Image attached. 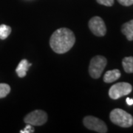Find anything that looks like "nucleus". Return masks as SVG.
Here are the masks:
<instances>
[{
	"instance_id": "6",
	"label": "nucleus",
	"mask_w": 133,
	"mask_h": 133,
	"mask_svg": "<svg viewBox=\"0 0 133 133\" xmlns=\"http://www.w3.org/2000/svg\"><path fill=\"white\" fill-rule=\"evenodd\" d=\"M48 114L40 109L34 110L28 114L24 118L25 124H31L33 126H42L48 121Z\"/></svg>"
},
{
	"instance_id": "4",
	"label": "nucleus",
	"mask_w": 133,
	"mask_h": 133,
	"mask_svg": "<svg viewBox=\"0 0 133 133\" xmlns=\"http://www.w3.org/2000/svg\"><path fill=\"white\" fill-rule=\"evenodd\" d=\"M132 90V87L127 82H120L112 85L109 90V97L113 100H117L129 94Z\"/></svg>"
},
{
	"instance_id": "13",
	"label": "nucleus",
	"mask_w": 133,
	"mask_h": 133,
	"mask_svg": "<svg viewBox=\"0 0 133 133\" xmlns=\"http://www.w3.org/2000/svg\"><path fill=\"white\" fill-rule=\"evenodd\" d=\"M10 92V87L8 84H0V98H5Z\"/></svg>"
},
{
	"instance_id": "10",
	"label": "nucleus",
	"mask_w": 133,
	"mask_h": 133,
	"mask_svg": "<svg viewBox=\"0 0 133 133\" xmlns=\"http://www.w3.org/2000/svg\"><path fill=\"white\" fill-rule=\"evenodd\" d=\"M121 32L126 36L129 41L133 40V19L124 23L121 27Z\"/></svg>"
},
{
	"instance_id": "5",
	"label": "nucleus",
	"mask_w": 133,
	"mask_h": 133,
	"mask_svg": "<svg viewBox=\"0 0 133 133\" xmlns=\"http://www.w3.org/2000/svg\"><path fill=\"white\" fill-rule=\"evenodd\" d=\"M83 124L87 129L97 132L106 133L108 131L107 127L104 122L94 116H86L83 119Z\"/></svg>"
},
{
	"instance_id": "17",
	"label": "nucleus",
	"mask_w": 133,
	"mask_h": 133,
	"mask_svg": "<svg viewBox=\"0 0 133 133\" xmlns=\"http://www.w3.org/2000/svg\"><path fill=\"white\" fill-rule=\"evenodd\" d=\"M126 101H127V104L128 105H129V106H131V105L133 104V99H131V98H127L126 99Z\"/></svg>"
},
{
	"instance_id": "16",
	"label": "nucleus",
	"mask_w": 133,
	"mask_h": 133,
	"mask_svg": "<svg viewBox=\"0 0 133 133\" xmlns=\"http://www.w3.org/2000/svg\"><path fill=\"white\" fill-rule=\"evenodd\" d=\"M118 2L124 6H131L133 5V0H118Z\"/></svg>"
},
{
	"instance_id": "9",
	"label": "nucleus",
	"mask_w": 133,
	"mask_h": 133,
	"mask_svg": "<svg viewBox=\"0 0 133 133\" xmlns=\"http://www.w3.org/2000/svg\"><path fill=\"white\" fill-rule=\"evenodd\" d=\"M121 76V73L119 70L115 69L107 71L104 76V81L105 83H112L117 81Z\"/></svg>"
},
{
	"instance_id": "8",
	"label": "nucleus",
	"mask_w": 133,
	"mask_h": 133,
	"mask_svg": "<svg viewBox=\"0 0 133 133\" xmlns=\"http://www.w3.org/2000/svg\"><path fill=\"white\" fill-rule=\"evenodd\" d=\"M32 64L28 62L27 59H22L19 62L18 66L16 69V72L19 78H24L27 75V72L28 71V69Z\"/></svg>"
},
{
	"instance_id": "11",
	"label": "nucleus",
	"mask_w": 133,
	"mask_h": 133,
	"mask_svg": "<svg viewBox=\"0 0 133 133\" xmlns=\"http://www.w3.org/2000/svg\"><path fill=\"white\" fill-rule=\"evenodd\" d=\"M122 65L124 68V71L127 73H133V57L124 58L122 61Z\"/></svg>"
},
{
	"instance_id": "14",
	"label": "nucleus",
	"mask_w": 133,
	"mask_h": 133,
	"mask_svg": "<svg viewBox=\"0 0 133 133\" xmlns=\"http://www.w3.org/2000/svg\"><path fill=\"white\" fill-rule=\"evenodd\" d=\"M96 2L100 5L111 7L114 4V0H96Z\"/></svg>"
},
{
	"instance_id": "12",
	"label": "nucleus",
	"mask_w": 133,
	"mask_h": 133,
	"mask_svg": "<svg viewBox=\"0 0 133 133\" xmlns=\"http://www.w3.org/2000/svg\"><path fill=\"white\" fill-rule=\"evenodd\" d=\"M11 28L6 24H1L0 25V39L4 40L9 36L11 33Z\"/></svg>"
},
{
	"instance_id": "15",
	"label": "nucleus",
	"mask_w": 133,
	"mask_h": 133,
	"mask_svg": "<svg viewBox=\"0 0 133 133\" xmlns=\"http://www.w3.org/2000/svg\"><path fill=\"white\" fill-rule=\"evenodd\" d=\"M35 131V129L33 127V125L31 124H27V126L25 127V128L23 130H21L20 132L21 133H33Z\"/></svg>"
},
{
	"instance_id": "1",
	"label": "nucleus",
	"mask_w": 133,
	"mask_h": 133,
	"mask_svg": "<svg viewBox=\"0 0 133 133\" xmlns=\"http://www.w3.org/2000/svg\"><path fill=\"white\" fill-rule=\"evenodd\" d=\"M76 42V37L71 30L62 28L52 33L50 39V45L56 53L63 54L68 52Z\"/></svg>"
},
{
	"instance_id": "7",
	"label": "nucleus",
	"mask_w": 133,
	"mask_h": 133,
	"mask_svg": "<svg viewBox=\"0 0 133 133\" xmlns=\"http://www.w3.org/2000/svg\"><path fill=\"white\" fill-rule=\"evenodd\" d=\"M89 28L96 36H104L107 33V28L104 20L99 16H94L89 21Z\"/></svg>"
},
{
	"instance_id": "2",
	"label": "nucleus",
	"mask_w": 133,
	"mask_h": 133,
	"mask_svg": "<svg viewBox=\"0 0 133 133\" xmlns=\"http://www.w3.org/2000/svg\"><path fill=\"white\" fill-rule=\"evenodd\" d=\"M109 118L113 124L121 127L128 128L133 125L132 115L121 109L118 108L112 110Z\"/></svg>"
},
{
	"instance_id": "3",
	"label": "nucleus",
	"mask_w": 133,
	"mask_h": 133,
	"mask_svg": "<svg viewBox=\"0 0 133 133\" xmlns=\"http://www.w3.org/2000/svg\"><path fill=\"white\" fill-rule=\"evenodd\" d=\"M107 60L104 56H95L91 59L89 65V73L92 78H99L107 66Z\"/></svg>"
}]
</instances>
